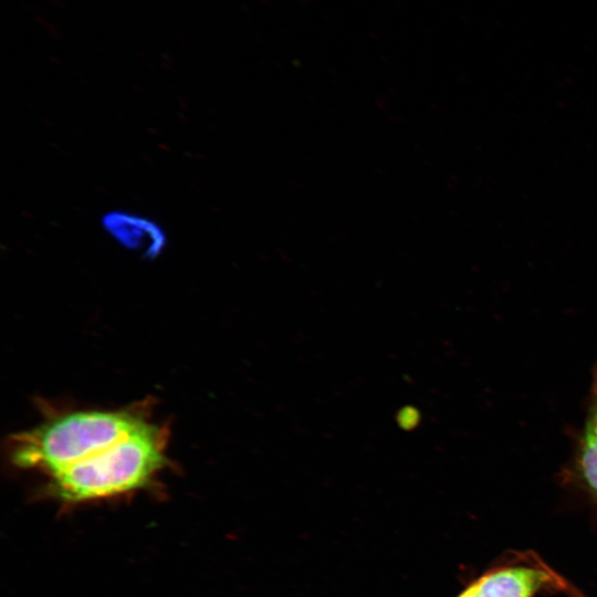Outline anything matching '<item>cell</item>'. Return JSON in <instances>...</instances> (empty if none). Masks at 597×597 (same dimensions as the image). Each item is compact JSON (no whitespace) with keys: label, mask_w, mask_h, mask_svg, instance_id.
<instances>
[{"label":"cell","mask_w":597,"mask_h":597,"mask_svg":"<svg viewBox=\"0 0 597 597\" xmlns=\"http://www.w3.org/2000/svg\"><path fill=\"white\" fill-rule=\"evenodd\" d=\"M142 410H83L63 413L17 433L9 441L11 461L51 475L84 461L147 426Z\"/></svg>","instance_id":"1"},{"label":"cell","mask_w":597,"mask_h":597,"mask_svg":"<svg viewBox=\"0 0 597 597\" xmlns=\"http://www.w3.org/2000/svg\"><path fill=\"white\" fill-rule=\"evenodd\" d=\"M167 431L149 422L97 454L52 474L56 495L67 502L108 498L140 489L167 464Z\"/></svg>","instance_id":"2"},{"label":"cell","mask_w":597,"mask_h":597,"mask_svg":"<svg viewBox=\"0 0 597 597\" xmlns=\"http://www.w3.org/2000/svg\"><path fill=\"white\" fill-rule=\"evenodd\" d=\"M102 226L122 247L146 258L157 256L167 243L166 233L156 222L127 211L107 212L102 218Z\"/></svg>","instance_id":"3"},{"label":"cell","mask_w":597,"mask_h":597,"mask_svg":"<svg viewBox=\"0 0 597 597\" xmlns=\"http://www.w3.org/2000/svg\"><path fill=\"white\" fill-rule=\"evenodd\" d=\"M549 580L543 569L514 566L491 572L474 584L479 597H534Z\"/></svg>","instance_id":"4"},{"label":"cell","mask_w":597,"mask_h":597,"mask_svg":"<svg viewBox=\"0 0 597 597\" xmlns=\"http://www.w3.org/2000/svg\"><path fill=\"white\" fill-rule=\"evenodd\" d=\"M575 455L576 472L580 482L597 501V366L593 375L587 413Z\"/></svg>","instance_id":"5"},{"label":"cell","mask_w":597,"mask_h":597,"mask_svg":"<svg viewBox=\"0 0 597 597\" xmlns=\"http://www.w3.org/2000/svg\"><path fill=\"white\" fill-rule=\"evenodd\" d=\"M457 597H479L476 591L475 584H471L468 586L461 594H459Z\"/></svg>","instance_id":"6"}]
</instances>
